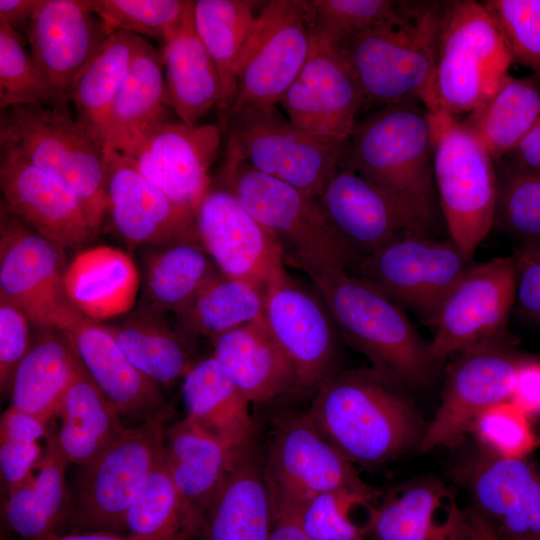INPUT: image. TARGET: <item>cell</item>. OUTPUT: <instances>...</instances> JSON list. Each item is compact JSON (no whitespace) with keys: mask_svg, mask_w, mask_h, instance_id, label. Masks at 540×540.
<instances>
[{"mask_svg":"<svg viewBox=\"0 0 540 540\" xmlns=\"http://www.w3.org/2000/svg\"><path fill=\"white\" fill-rule=\"evenodd\" d=\"M273 504L274 520L271 540H311L287 508L274 502Z\"/></svg>","mask_w":540,"mask_h":540,"instance_id":"59","label":"cell"},{"mask_svg":"<svg viewBox=\"0 0 540 540\" xmlns=\"http://www.w3.org/2000/svg\"><path fill=\"white\" fill-rule=\"evenodd\" d=\"M29 319L11 302L0 298V388L9 394L13 375L31 347Z\"/></svg>","mask_w":540,"mask_h":540,"instance_id":"52","label":"cell"},{"mask_svg":"<svg viewBox=\"0 0 540 540\" xmlns=\"http://www.w3.org/2000/svg\"><path fill=\"white\" fill-rule=\"evenodd\" d=\"M472 264L452 240L408 235L352 265L356 276L433 325L444 299Z\"/></svg>","mask_w":540,"mask_h":540,"instance_id":"14","label":"cell"},{"mask_svg":"<svg viewBox=\"0 0 540 540\" xmlns=\"http://www.w3.org/2000/svg\"><path fill=\"white\" fill-rule=\"evenodd\" d=\"M63 333L90 378L124 421L137 425L171 417L172 406L165 400L161 387L132 364L108 326L83 318Z\"/></svg>","mask_w":540,"mask_h":540,"instance_id":"27","label":"cell"},{"mask_svg":"<svg viewBox=\"0 0 540 540\" xmlns=\"http://www.w3.org/2000/svg\"><path fill=\"white\" fill-rule=\"evenodd\" d=\"M112 33L87 0H39L25 36L60 105L69 106L75 77Z\"/></svg>","mask_w":540,"mask_h":540,"instance_id":"25","label":"cell"},{"mask_svg":"<svg viewBox=\"0 0 540 540\" xmlns=\"http://www.w3.org/2000/svg\"><path fill=\"white\" fill-rule=\"evenodd\" d=\"M499 536H500V535H499ZM501 540H507V539H504V538L501 537Z\"/></svg>","mask_w":540,"mask_h":540,"instance_id":"62","label":"cell"},{"mask_svg":"<svg viewBox=\"0 0 540 540\" xmlns=\"http://www.w3.org/2000/svg\"><path fill=\"white\" fill-rule=\"evenodd\" d=\"M470 432L482 450L503 459H526L540 444L531 418L511 400L480 413Z\"/></svg>","mask_w":540,"mask_h":540,"instance_id":"50","label":"cell"},{"mask_svg":"<svg viewBox=\"0 0 540 540\" xmlns=\"http://www.w3.org/2000/svg\"><path fill=\"white\" fill-rule=\"evenodd\" d=\"M80 364L65 333L42 328L15 370L9 406L49 422Z\"/></svg>","mask_w":540,"mask_h":540,"instance_id":"37","label":"cell"},{"mask_svg":"<svg viewBox=\"0 0 540 540\" xmlns=\"http://www.w3.org/2000/svg\"><path fill=\"white\" fill-rule=\"evenodd\" d=\"M1 209L62 249L91 242L101 226L68 186L22 161L0 156Z\"/></svg>","mask_w":540,"mask_h":540,"instance_id":"23","label":"cell"},{"mask_svg":"<svg viewBox=\"0 0 540 540\" xmlns=\"http://www.w3.org/2000/svg\"><path fill=\"white\" fill-rule=\"evenodd\" d=\"M165 317L138 308L123 322L108 326L132 364L159 387L182 381L197 360L195 340Z\"/></svg>","mask_w":540,"mask_h":540,"instance_id":"38","label":"cell"},{"mask_svg":"<svg viewBox=\"0 0 540 540\" xmlns=\"http://www.w3.org/2000/svg\"><path fill=\"white\" fill-rule=\"evenodd\" d=\"M217 272L199 243L152 246L143 259V295L138 308L176 314Z\"/></svg>","mask_w":540,"mask_h":540,"instance_id":"39","label":"cell"},{"mask_svg":"<svg viewBox=\"0 0 540 540\" xmlns=\"http://www.w3.org/2000/svg\"><path fill=\"white\" fill-rule=\"evenodd\" d=\"M378 501L341 491L317 495L294 507L273 502L287 508L311 540H367L366 523L357 521L356 513Z\"/></svg>","mask_w":540,"mask_h":540,"instance_id":"46","label":"cell"},{"mask_svg":"<svg viewBox=\"0 0 540 540\" xmlns=\"http://www.w3.org/2000/svg\"><path fill=\"white\" fill-rule=\"evenodd\" d=\"M56 417V445L70 464L83 466L103 453L128 425L80 364Z\"/></svg>","mask_w":540,"mask_h":540,"instance_id":"35","label":"cell"},{"mask_svg":"<svg viewBox=\"0 0 540 540\" xmlns=\"http://www.w3.org/2000/svg\"><path fill=\"white\" fill-rule=\"evenodd\" d=\"M220 183L277 239L285 263L310 278L347 269L354 257L335 233L316 198L270 177L225 150Z\"/></svg>","mask_w":540,"mask_h":540,"instance_id":"6","label":"cell"},{"mask_svg":"<svg viewBox=\"0 0 540 540\" xmlns=\"http://www.w3.org/2000/svg\"><path fill=\"white\" fill-rule=\"evenodd\" d=\"M327 304L341 338L372 368L402 386L427 385L438 364L402 307L347 269L311 278Z\"/></svg>","mask_w":540,"mask_h":540,"instance_id":"3","label":"cell"},{"mask_svg":"<svg viewBox=\"0 0 540 540\" xmlns=\"http://www.w3.org/2000/svg\"><path fill=\"white\" fill-rule=\"evenodd\" d=\"M310 46L304 1L267 2L245 45L235 95L226 111L276 107L303 68Z\"/></svg>","mask_w":540,"mask_h":540,"instance_id":"15","label":"cell"},{"mask_svg":"<svg viewBox=\"0 0 540 540\" xmlns=\"http://www.w3.org/2000/svg\"><path fill=\"white\" fill-rule=\"evenodd\" d=\"M264 293V321L291 365L298 394H313L341 370V335L333 316L317 289L301 284L287 270L273 278Z\"/></svg>","mask_w":540,"mask_h":540,"instance_id":"13","label":"cell"},{"mask_svg":"<svg viewBox=\"0 0 540 540\" xmlns=\"http://www.w3.org/2000/svg\"><path fill=\"white\" fill-rule=\"evenodd\" d=\"M0 156L32 165L64 183L102 225L107 215L105 149L77 123L69 106L1 109Z\"/></svg>","mask_w":540,"mask_h":540,"instance_id":"5","label":"cell"},{"mask_svg":"<svg viewBox=\"0 0 540 540\" xmlns=\"http://www.w3.org/2000/svg\"><path fill=\"white\" fill-rule=\"evenodd\" d=\"M513 60L483 2L447 1L441 21L428 112L457 116L491 98Z\"/></svg>","mask_w":540,"mask_h":540,"instance_id":"7","label":"cell"},{"mask_svg":"<svg viewBox=\"0 0 540 540\" xmlns=\"http://www.w3.org/2000/svg\"><path fill=\"white\" fill-rule=\"evenodd\" d=\"M166 103L179 121L198 124L221 100L219 74L194 26L193 1L161 48Z\"/></svg>","mask_w":540,"mask_h":540,"instance_id":"33","label":"cell"},{"mask_svg":"<svg viewBox=\"0 0 540 540\" xmlns=\"http://www.w3.org/2000/svg\"><path fill=\"white\" fill-rule=\"evenodd\" d=\"M511 401L530 418L540 417V360L527 357L521 364Z\"/></svg>","mask_w":540,"mask_h":540,"instance_id":"55","label":"cell"},{"mask_svg":"<svg viewBox=\"0 0 540 540\" xmlns=\"http://www.w3.org/2000/svg\"><path fill=\"white\" fill-rule=\"evenodd\" d=\"M515 291L514 256L472 264L437 313L429 342L432 358L439 363L479 343L505 338Z\"/></svg>","mask_w":540,"mask_h":540,"instance_id":"17","label":"cell"},{"mask_svg":"<svg viewBox=\"0 0 540 540\" xmlns=\"http://www.w3.org/2000/svg\"><path fill=\"white\" fill-rule=\"evenodd\" d=\"M402 388L373 368L339 370L306 411L352 464L375 467L418 448L427 427Z\"/></svg>","mask_w":540,"mask_h":540,"instance_id":"1","label":"cell"},{"mask_svg":"<svg viewBox=\"0 0 540 540\" xmlns=\"http://www.w3.org/2000/svg\"><path fill=\"white\" fill-rule=\"evenodd\" d=\"M273 520L265 458L254 438L238 448L204 515L198 540H271Z\"/></svg>","mask_w":540,"mask_h":540,"instance_id":"28","label":"cell"},{"mask_svg":"<svg viewBox=\"0 0 540 540\" xmlns=\"http://www.w3.org/2000/svg\"><path fill=\"white\" fill-rule=\"evenodd\" d=\"M265 290L223 275L212 276L175 315L176 326L196 340L215 337L263 316Z\"/></svg>","mask_w":540,"mask_h":540,"instance_id":"42","label":"cell"},{"mask_svg":"<svg viewBox=\"0 0 540 540\" xmlns=\"http://www.w3.org/2000/svg\"><path fill=\"white\" fill-rule=\"evenodd\" d=\"M43 454L44 450L38 441L0 437V474L6 494L35 471Z\"/></svg>","mask_w":540,"mask_h":540,"instance_id":"54","label":"cell"},{"mask_svg":"<svg viewBox=\"0 0 540 540\" xmlns=\"http://www.w3.org/2000/svg\"><path fill=\"white\" fill-rule=\"evenodd\" d=\"M317 201L354 262L402 237L429 233L395 197L348 168L338 167Z\"/></svg>","mask_w":540,"mask_h":540,"instance_id":"21","label":"cell"},{"mask_svg":"<svg viewBox=\"0 0 540 540\" xmlns=\"http://www.w3.org/2000/svg\"><path fill=\"white\" fill-rule=\"evenodd\" d=\"M56 540H132L126 536L104 533V532H83L70 533L57 538Z\"/></svg>","mask_w":540,"mask_h":540,"instance_id":"61","label":"cell"},{"mask_svg":"<svg viewBox=\"0 0 540 540\" xmlns=\"http://www.w3.org/2000/svg\"><path fill=\"white\" fill-rule=\"evenodd\" d=\"M190 1L87 0L90 9L112 31L157 40L162 46L176 33Z\"/></svg>","mask_w":540,"mask_h":540,"instance_id":"48","label":"cell"},{"mask_svg":"<svg viewBox=\"0 0 540 540\" xmlns=\"http://www.w3.org/2000/svg\"><path fill=\"white\" fill-rule=\"evenodd\" d=\"M513 62L529 68L540 80V0H486Z\"/></svg>","mask_w":540,"mask_h":540,"instance_id":"51","label":"cell"},{"mask_svg":"<svg viewBox=\"0 0 540 540\" xmlns=\"http://www.w3.org/2000/svg\"><path fill=\"white\" fill-rule=\"evenodd\" d=\"M64 285L73 306L85 318L99 322L132 308L139 275L128 254L98 246L81 251L68 263Z\"/></svg>","mask_w":540,"mask_h":540,"instance_id":"34","label":"cell"},{"mask_svg":"<svg viewBox=\"0 0 540 540\" xmlns=\"http://www.w3.org/2000/svg\"><path fill=\"white\" fill-rule=\"evenodd\" d=\"M139 38L125 31H115L73 81L70 101L76 109L75 119L102 146L107 115L129 71Z\"/></svg>","mask_w":540,"mask_h":540,"instance_id":"40","label":"cell"},{"mask_svg":"<svg viewBox=\"0 0 540 540\" xmlns=\"http://www.w3.org/2000/svg\"><path fill=\"white\" fill-rule=\"evenodd\" d=\"M494 225L521 244L540 243V174L500 165Z\"/></svg>","mask_w":540,"mask_h":540,"instance_id":"49","label":"cell"},{"mask_svg":"<svg viewBox=\"0 0 540 540\" xmlns=\"http://www.w3.org/2000/svg\"><path fill=\"white\" fill-rule=\"evenodd\" d=\"M472 506L507 540H540V467L479 448L456 470Z\"/></svg>","mask_w":540,"mask_h":540,"instance_id":"24","label":"cell"},{"mask_svg":"<svg viewBox=\"0 0 540 540\" xmlns=\"http://www.w3.org/2000/svg\"><path fill=\"white\" fill-rule=\"evenodd\" d=\"M279 104L297 128L342 146L364 108L362 93L344 56L313 31L306 62Z\"/></svg>","mask_w":540,"mask_h":540,"instance_id":"19","label":"cell"},{"mask_svg":"<svg viewBox=\"0 0 540 540\" xmlns=\"http://www.w3.org/2000/svg\"><path fill=\"white\" fill-rule=\"evenodd\" d=\"M526 358L512 349L506 338L485 341L458 353L418 452L455 445L470 433L480 413L511 400L518 370Z\"/></svg>","mask_w":540,"mask_h":540,"instance_id":"16","label":"cell"},{"mask_svg":"<svg viewBox=\"0 0 540 540\" xmlns=\"http://www.w3.org/2000/svg\"><path fill=\"white\" fill-rule=\"evenodd\" d=\"M429 114L438 204L451 240L472 259L494 226L495 160L465 120L443 112Z\"/></svg>","mask_w":540,"mask_h":540,"instance_id":"8","label":"cell"},{"mask_svg":"<svg viewBox=\"0 0 540 540\" xmlns=\"http://www.w3.org/2000/svg\"><path fill=\"white\" fill-rule=\"evenodd\" d=\"M27 40L0 20V108L20 105L59 106L36 66Z\"/></svg>","mask_w":540,"mask_h":540,"instance_id":"47","label":"cell"},{"mask_svg":"<svg viewBox=\"0 0 540 540\" xmlns=\"http://www.w3.org/2000/svg\"><path fill=\"white\" fill-rule=\"evenodd\" d=\"M47 424L40 417L9 406L1 416L0 437L39 441L49 437Z\"/></svg>","mask_w":540,"mask_h":540,"instance_id":"56","label":"cell"},{"mask_svg":"<svg viewBox=\"0 0 540 540\" xmlns=\"http://www.w3.org/2000/svg\"><path fill=\"white\" fill-rule=\"evenodd\" d=\"M201 246L220 273L265 290L285 271L279 242L223 184L213 185L195 210Z\"/></svg>","mask_w":540,"mask_h":540,"instance_id":"18","label":"cell"},{"mask_svg":"<svg viewBox=\"0 0 540 540\" xmlns=\"http://www.w3.org/2000/svg\"><path fill=\"white\" fill-rule=\"evenodd\" d=\"M365 535L367 540H473V528L468 509L447 485L423 477L382 494Z\"/></svg>","mask_w":540,"mask_h":540,"instance_id":"26","label":"cell"},{"mask_svg":"<svg viewBox=\"0 0 540 540\" xmlns=\"http://www.w3.org/2000/svg\"><path fill=\"white\" fill-rule=\"evenodd\" d=\"M540 116V80L511 75L500 89L464 119L495 162L508 156Z\"/></svg>","mask_w":540,"mask_h":540,"instance_id":"43","label":"cell"},{"mask_svg":"<svg viewBox=\"0 0 540 540\" xmlns=\"http://www.w3.org/2000/svg\"><path fill=\"white\" fill-rule=\"evenodd\" d=\"M219 125L171 120L148 130L124 154L133 166L172 200L196 210L211 185Z\"/></svg>","mask_w":540,"mask_h":540,"instance_id":"20","label":"cell"},{"mask_svg":"<svg viewBox=\"0 0 540 540\" xmlns=\"http://www.w3.org/2000/svg\"><path fill=\"white\" fill-rule=\"evenodd\" d=\"M201 526L173 483L163 457L129 507L123 535L132 540H191L198 539Z\"/></svg>","mask_w":540,"mask_h":540,"instance_id":"44","label":"cell"},{"mask_svg":"<svg viewBox=\"0 0 540 540\" xmlns=\"http://www.w3.org/2000/svg\"><path fill=\"white\" fill-rule=\"evenodd\" d=\"M161 49L143 37L103 130L104 149L126 152L148 130L169 121Z\"/></svg>","mask_w":540,"mask_h":540,"instance_id":"32","label":"cell"},{"mask_svg":"<svg viewBox=\"0 0 540 540\" xmlns=\"http://www.w3.org/2000/svg\"><path fill=\"white\" fill-rule=\"evenodd\" d=\"M105 168L107 215L130 246L200 244L194 209L172 200L121 152L105 149Z\"/></svg>","mask_w":540,"mask_h":540,"instance_id":"22","label":"cell"},{"mask_svg":"<svg viewBox=\"0 0 540 540\" xmlns=\"http://www.w3.org/2000/svg\"><path fill=\"white\" fill-rule=\"evenodd\" d=\"M433 155L430 114L412 100L376 108L357 120L339 167L387 191L430 231L439 206Z\"/></svg>","mask_w":540,"mask_h":540,"instance_id":"2","label":"cell"},{"mask_svg":"<svg viewBox=\"0 0 540 540\" xmlns=\"http://www.w3.org/2000/svg\"><path fill=\"white\" fill-rule=\"evenodd\" d=\"M39 0H0V20L24 36Z\"/></svg>","mask_w":540,"mask_h":540,"instance_id":"58","label":"cell"},{"mask_svg":"<svg viewBox=\"0 0 540 540\" xmlns=\"http://www.w3.org/2000/svg\"><path fill=\"white\" fill-rule=\"evenodd\" d=\"M255 1H193L195 30L214 62L219 74L221 113L231 105L237 80V69L245 45L255 27L259 13Z\"/></svg>","mask_w":540,"mask_h":540,"instance_id":"41","label":"cell"},{"mask_svg":"<svg viewBox=\"0 0 540 540\" xmlns=\"http://www.w3.org/2000/svg\"><path fill=\"white\" fill-rule=\"evenodd\" d=\"M69 464L49 436L36 473L6 494L1 514L11 532L23 540H56L67 534Z\"/></svg>","mask_w":540,"mask_h":540,"instance_id":"31","label":"cell"},{"mask_svg":"<svg viewBox=\"0 0 540 540\" xmlns=\"http://www.w3.org/2000/svg\"><path fill=\"white\" fill-rule=\"evenodd\" d=\"M505 166L514 170L540 174V116L529 132L508 155Z\"/></svg>","mask_w":540,"mask_h":540,"instance_id":"57","label":"cell"},{"mask_svg":"<svg viewBox=\"0 0 540 540\" xmlns=\"http://www.w3.org/2000/svg\"><path fill=\"white\" fill-rule=\"evenodd\" d=\"M446 2L412 1L401 21L366 30L337 46L358 83L364 108L412 100L427 107Z\"/></svg>","mask_w":540,"mask_h":540,"instance_id":"4","label":"cell"},{"mask_svg":"<svg viewBox=\"0 0 540 540\" xmlns=\"http://www.w3.org/2000/svg\"><path fill=\"white\" fill-rule=\"evenodd\" d=\"M166 419L127 426L69 485L68 532L123 535L126 513L164 457Z\"/></svg>","mask_w":540,"mask_h":540,"instance_id":"9","label":"cell"},{"mask_svg":"<svg viewBox=\"0 0 540 540\" xmlns=\"http://www.w3.org/2000/svg\"><path fill=\"white\" fill-rule=\"evenodd\" d=\"M304 4L311 31L338 46L366 30L401 21L412 1L310 0Z\"/></svg>","mask_w":540,"mask_h":540,"instance_id":"45","label":"cell"},{"mask_svg":"<svg viewBox=\"0 0 540 540\" xmlns=\"http://www.w3.org/2000/svg\"><path fill=\"white\" fill-rule=\"evenodd\" d=\"M263 454L276 503L294 507L317 495L341 491L376 501L382 495L320 433L307 411L279 414Z\"/></svg>","mask_w":540,"mask_h":540,"instance_id":"11","label":"cell"},{"mask_svg":"<svg viewBox=\"0 0 540 540\" xmlns=\"http://www.w3.org/2000/svg\"><path fill=\"white\" fill-rule=\"evenodd\" d=\"M211 341L212 355L250 404L298 394L291 365L263 316Z\"/></svg>","mask_w":540,"mask_h":540,"instance_id":"29","label":"cell"},{"mask_svg":"<svg viewBox=\"0 0 540 540\" xmlns=\"http://www.w3.org/2000/svg\"><path fill=\"white\" fill-rule=\"evenodd\" d=\"M514 259L517 309L527 319L540 324V243L521 244Z\"/></svg>","mask_w":540,"mask_h":540,"instance_id":"53","label":"cell"},{"mask_svg":"<svg viewBox=\"0 0 540 540\" xmlns=\"http://www.w3.org/2000/svg\"><path fill=\"white\" fill-rule=\"evenodd\" d=\"M473 528V540H501L496 529L473 506L467 508Z\"/></svg>","mask_w":540,"mask_h":540,"instance_id":"60","label":"cell"},{"mask_svg":"<svg viewBox=\"0 0 540 540\" xmlns=\"http://www.w3.org/2000/svg\"><path fill=\"white\" fill-rule=\"evenodd\" d=\"M219 127L225 150L316 199L338 169L344 147L297 128L277 106L226 111Z\"/></svg>","mask_w":540,"mask_h":540,"instance_id":"10","label":"cell"},{"mask_svg":"<svg viewBox=\"0 0 540 540\" xmlns=\"http://www.w3.org/2000/svg\"><path fill=\"white\" fill-rule=\"evenodd\" d=\"M238 448L207 432L186 416L165 429L164 461L168 473L201 524Z\"/></svg>","mask_w":540,"mask_h":540,"instance_id":"30","label":"cell"},{"mask_svg":"<svg viewBox=\"0 0 540 540\" xmlns=\"http://www.w3.org/2000/svg\"><path fill=\"white\" fill-rule=\"evenodd\" d=\"M64 251L1 209L0 298L41 329L66 332L85 318L65 291Z\"/></svg>","mask_w":540,"mask_h":540,"instance_id":"12","label":"cell"},{"mask_svg":"<svg viewBox=\"0 0 540 540\" xmlns=\"http://www.w3.org/2000/svg\"><path fill=\"white\" fill-rule=\"evenodd\" d=\"M186 417L234 447L254 439L250 403L211 354L197 359L181 381Z\"/></svg>","mask_w":540,"mask_h":540,"instance_id":"36","label":"cell"}]
</instances>
